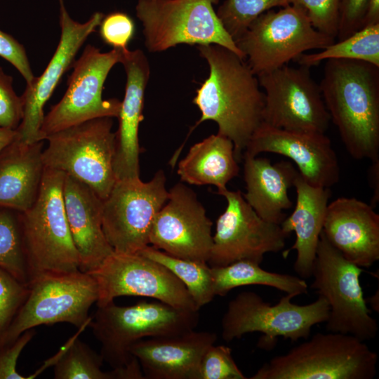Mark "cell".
<instances>
[{
  "label": "cell",
  "mask_w": 379,
  "mask_h": 379,
  "mask_svg": "<svg viewBox=\"0 0 379 379\" xmlns=\"http://www.w3.org/2000/svg\"><path fill=\"white\" fill-rule=\"evenodd\" d=\"M197 49L208 65L209 75L193 98L201 114L194 128L205 121H215L218 133L232 141L239 162L262 123L264 93L246 60L232 51L213 44L198 45Z\"/></svg>",
  "instance_id": "obj_1"
},
{
  "label": "cell",
  "mask_w": 379,
  "mask_h": 379,
  "mask_svg": "<svg viewBox=\"0 0 379 379\" xmlns=\"http://www.w3.org/2000/svg\"><path fill=\"white\" fill-rule=\"evenodd\" d=\"M325 61L319 86L347 151L356 159H379V67L356 60Z\"/></svg>",
  "instance_id": "obj_2"
},
{
  "label": "cell",
  "mask_w": 379,
  "mask_h": 379,
  "mask_svg": "<svg viewBox=\"0 0 379 379\" xmlns=\"http://www.w3.org/2000/svg\"><path fill=\"white\" fill-rule=\"evenodd\" d=\"M65 175L62 171L44 168L34 203L19 213L29 283L44 274L80 270L79 253L64 207Z\"/></svg>",
  "instance_id": "obj_3"
},
{
  "label": "cell",
  "mask_w": 379,
  "mask_h": 379,
  "mask_svg": "<svg viewBox=\"0 0 379 379\" xmlns=\"http://www.w3.org/2000/svg\"><path fill=\"white\" fill-rule=\"evenodd\" d=\"M378 354L365 341L340 333H317L265 362L251 379H373Z\"/></svg>",
  "instance_id": "obj_4"
},
{
  "label": "cell",
  "mask_w": 379,
  "mask_h": 379,
  "mask_svg": "<svg viewBox=\"0 0 379 379\" xmlns=\"http://www.w3.org/2000/svg\"><path fill=\"white\" fill-rule=\"evenodd\" d=\"M97 307L89 325L101 345L100 354L112 369L122 368L135 359L130 347L140 340L194 330L199 321L198 311L158 300L131 306H119L113 301Z\"/></svg>",
  "instance_id": "obj_5"
},
{
  "label": "cell",
  "mask_w": 379,
  "mask_h": 379,
  "mask_svg": "<svg viewBox=\"0 0 379 379\" xmlns=\"http://www.w3.org/2000/svg\"><path fill=\"white\" fill-rule=\"evenodd\" d=\"M286 294L272 305L253 291H243L231 300L222 321V338L227 342L241 338L249 333L263 334L258 346L272 350L279 337L293 342L307 339L312 328L326 322L329 312L326 300L321 295L307 305H300Z\"/></svg>",
  "instance_id": "obj_6"
},
{
  "label": "cell",
  "mask_w": 379,
  "mask_h": 379,
  "mask_svg": "<svg viewBox=\"0 0 379 379\" xmlns=\"http://www.w3.org/2000/svg\"><path fill=\"white\" fill-rule=\"evenodd\" d=\"M28 287L27 298L0 336V348L41 325L68 323L79 329L89 325V310L98 298L96 282L89 273L44 274L32 279Z\"/></svg>",
  "instance_id": "obj_7"
},
{
  "label": "cell",
  "mask_w": 379,
  "mask_h": 379,
  "mask_svg": "<svg viewBox=\"0 0 379 379\" xmlns=\"http://www.w3.org/2000/svg\"><path fill=\"white\" fill-rule=\"evenodd\" d=\"M112 126V117H100L47 135L48 145L42 152L44 168L81 181L104 200L117 180Z\"/></svg>",
  "instance_id": "obj_8"
},
{
  "label": "cell",
  "mask_w": 379,
  "mask_h": 379,
  "mask_svg": "<svg viewBox=\"0 0 379 379\" xmlns=\"http://www.w3.org/2000/svg\"><path fill=\"white\" fill-rule=\"evenodd\" d=\"M219 0H138L136 16L144 44L160 53L179 44L222 46L245 59L222 25L213 6Z\"/></svg>",
  "instance_id": "obj_9"
},
{
  "label": "cell",
  "mask_w": 379,
  "mask_h": 379,
  "mask_svg": "<svg viewBox=\"0 0 379 379\" xmlns=\"http://www.w3.org/2000/svg\"><path fill=\"white\" fill-rule=\"evenodd\" d=\"M335 41L312 26L304 9L288 5L260 15L234 42L257 76L295 61L306 51L322 50Z\"/></svg>",
  "instance_id": "obj_10"
},
{
  "label": "cell",
  "mask_w": 379,
  "mask_h": 379,
  "mask_svg": "<svg viewBox=\"0 0 379 379\" xmlns=\"http://www.w3.org/2000/svg\"><path fill=\"white\" fill-rule=\"evenodd\" d=\"M362 272V267L347 260L321 232L310 287L328 305L326 328L366 341L375 338L378 325L364 297L359 279Z\"/></svg>",
  "instance_id": "obj_11"
},
{
  "label": "cell",
  "mask_w": 379,
  "mask_h": 379,
  "mask_svg": "<svg viewBox=\"0 0 379 379\" xmlns=\"http://www.w3.org/2000/svg\"><path fill=\"white\" fill-rule=\"evenodd\" d=\"M163 170L148 182L140 178L116 180L103 200L105 236L118 253H135L149 245L154 219L168 197Z\"/></svg>",
  "instance_id": "obj_12"
},
{
  "label": "cell",
  "mask_w": 379,
  "mask_h": 379,
  "mask_svg": "<svg viewBox=\"0 0 379 379\" xmlns=\"http://www.w3.org/2000/svg\"><path fill=\"white\" fill-rule=\"evenodd\" d=\"M125 51V50H124ZM124 50L113 48L102 53L87 45L73 62L67 88L61 100L44 115L41 140L47 135L84 121L100 117H117L121 101L104 99V84L112 68L121 62Z\"/></svg>",
  "instance_id": "obj_13"
},
{
  "label": "cell",
  "mask_w": 379,
  "mask_h": 379,
  "mask_svg": "<svg viewBox=\"0 0 379 379\" xmlns=\"http://www.w3.org/2000/svg\"><path fill=\"white\" fill-rule=\"evenodd\" d=\"M257 77L265 95L262 123L287 131L326 133L331 118L309 67L286 65Z\"/></svg>",
  "instance_id": "obj_14"
},
{
  "label": "cell",
  "mask_w": 379,
  "mask_h": 379,
  "mask_svg": "<svg viewBox=\"0 0 379 379\" xmlns=\"http://www.w3.org/2000/svg\"><path fill=\"white\" fill-rule=\"evenodd\" d=\"M96 282L97 306L120 296L152 298L178 309L199 311L185 285L166 267L140 253L113 252L88 272Z\"/></svg>",
  "instance_id": "obj_15"
},
{
  "label": "cell",
  "mask_w": 379,
  "mask_h": 379,
  "mask_svg": "<svg viewBox=\"0 0 379 379\" xmlns=\"http://www.w3.org/2000/svg\"><path fill=\"white\" fill-rule=\"evenodd\" d=\"M227 201L225 211L216 220L208 264L222 267L247 260L259 265L265 254L278 253L289 236L280 225L260 218L246 201L240 190L218 191Z\"/></svg>",
  "instance_id": "obj_16"
},
{
  "label": "cell",
  "mask_w": 379,
  "mask_h": 379,
  "mask_svg": "<svg viewBox=\"0 0 379 379\" xmlns=\"http://www.w3.org/2000/svg\"><path fill=\"white\" fill-rule=\"evenodd\" d=\"M212 225L195 192L178 182L154 219L149 245L176 258L208 262Z\"/></svg>",
  "instance_id": "obj_17"
},
{
  "label": "cell",
  "mask_w": 379,
  "mask_h": 379,
  "mask_svg": "<svg viewBox=\"0 0 379 379\" xmlns=\"http://www.w3.org/2000/svg\"><path fill=\"white\" fill-rule=\"evenodd\" d=\"M59 4L61 34L56 50L42 74L26 84L20 96L22 118L16 131L17 138L25 143L43 140L40 130L44 118V107L62 75L72 66L84 41L95 32L105 16L102 13L95 12L88 21L80 23L71 18L63 0H59Z\"/></svg>",
  "instance_id": "obj_18"
},
{
  "label": "cell",
  "mask_w": 379,
  "mask_h": 379,
  "mask_svg": "<svg viewBox=\"0 0 379 379\" xmlns=\"http://www.w3.org/2000/svg\"><path fill=\"white\" fill-rule=\"evenodd\" d=\"M262 152L289 158L312 185L330 188L339 181L338 157L326 133L291 131L262 123L242 156L256 157Z\"/></svg>",
  "instance_id": "obj_19"
},
{
  "label": "cell",
  "mask_w": 379,
  "mask_h": 379,
  "mask_svg": "<svg viewBox=\"0 0 379 379\" xmlns=\"http://www.w3.org/2000/svg\"><path fill=\"white\" fill-rule=\"evenodd\" d=\"M322 232L347 260L369 267L379 260V215L371 204L340 197L328 204Z\"/></svg>",
  "instance_id": "obj_20"
},
{
  "label": "cell",
  "mask_w": 379,
  "mask_h": 379,
  "mask_svg": "<svg viewBox=\"0 0 379 379\" xmlns=\"http://www.w3.org/2000/svg\"><path fill=\"white\" fill-rule=\"evenodd\" d=\"M123 65L126 82L125 94L117 118L114 171L116 180L140 178L138 131L143 120L145 89L150 76L147 56L140 49L123 51Z\"/></svg>",
  "instance_id": "obj_21"
},
{
  "label": "cell",
  "mask_w": 379,
  "mask_h": 379,
  "mask_svg": "<svg viewBox=\"0 0 379 379\" xmlns=\"http://www.w3.org/2000/svg\"><path fill=\"white\" fill-rule=\"evenodd\" d=\"M216 340L214 333L192 330L140 340L130 352L146 379H199L202 357Z\"/></svg>",
  "instance_id": "obj_22"
},
{
  "label": "cell",
  "mask_w": 379,
  "mask_h": 379,
  "mask_svg": "<svg viewBox=\"0 0 379 379\" xmlns=\"http://www.w3.org/2000/svg\"><path fill=\"white\" fill-rule=\"evenodd\" d=\"M62 197L67 220L80 259V270L88 272L114 252L102 230L103 200L87 185L68 175H65Z\"/></svg>",
  "instance_id": "obj_23"
},
{
  "label": "cell",
  "mask_w": 379,
  "mask_h": 379,
  "mask_svg": "<svg viewBox=\"0 0 379 379\" xmlns=\"http://www.w3.org/2000/svg\"><path fill=\"white\" fill-rule=\"evenodd\" d=\"M293 186L296 191V204L293 213L280 224L288 235L295 234L293 245L284 252L295 250L296 259L293 268L302 279L312 277L320 234L323 230L328 199L331 192L328 187L309 184L300 173Z\"/></svg>",
  "instance_id": "obj_24"
},
{
  "label": "cell",
  "mask_w": 379,
  "mask_h": 379,
  "mask_svg": "<svg viewBox=\"0 0 379 379\" xmlns=\"http://www.w3.org/2000/svg\"><path fill=\"white\" fill-rule=\"evenodd\" d=\"M246 201L263 220L280 225L291 208L288 191L299 172L291 162L272 164L270 159L243 155Z\"/></svg>",
  "instance_id": "obj_25"
},
{
  "label": "cell",
  "mask_w": 379,
  "mask_h": 379,
  "mask_svg": "<svg viewBox=\"0 0 379 379\" xmlns=\"http://www.w3.org/2000/svg\"><path fill=\"white\" fill-rule=\"evenodd\" d=\"M43 147L44 140L16 138L0 154V208L21 213L34 203L44 171Z\"/></svg>",
  "instance_id": "obj_26"
},
{
  "label": "cell",
  "mask_w": 379,
  "mask_h": 379,
  "mask_svg": "<svg viewBox=\"0 0 379 379\" xmlns=\"http://www.w3.org/2000/svg\"><path fill=\"white\" fill-rule=\"evenodd\" d=\"M239 172L232 141L218 133L192 145L177 171L182 182L214 185L218 191L227 189V184Z\"/></svg>",
  "instance_id": "obj_27"
},
{
  "label": "cell",
  "mask_w": 379,
  "mask_h": 379,
  "mask_svg": "<svg viewBox=\"0 0 379 379\" xmlns=\"http://www.w3.org/2000/svg\"><path fill=\"white\" fill-rule=\"evenodd\" d=\"M211 274L215 295L225 296L233 288L248 285L270 286L295 296L308 291V285L302 278L269 272L247 260L211 267Z\"/></svg>",
  "instance_id": "obj_28"
},
{
  "label": "cell",
  "mask_w": 379,
  "mask_h": 379,
  "mask_svg": "<svg viewBox=\"0 0 379 379\" xmlns=\"http://www.w3.org/2000/svg\"><path fill=\"white\" fill-rule=\"evenodd\" d=\"M139 253L170 270L185 285L198 310L215 296L207 262L176 258L149 245Z\"/></svg>",
  "instance_id": "obj_29"
},
{
  "label": "cell",
  "mask_w": 379,
  "mask_h": 379,
  "mask_svg": "<svg viewBox=\"0 0 379 379\" xmlns=\"http://www.w3.org/2000/svg\"><path fill=\"white\" fill-rule=\"evenodd\" d=\"M329 59L361 60L379 67V24L362 27L317 53H302L296 60L309 68Z\"/></svg>",
  "instance_id": "obj_30"
},
{
  "label": "cell",
  "mask_w": 379,
  "mask_h": 379,
  "mask_svg": "<svg viewBox=\"0 0 379 379\" xmlns=\"http://www.w3.org/2000/svg\"><path fill=\"white\" fill-rule=\"evenodd\" d=\"M59 354L54 364L55 379H114L112 371H102L101 354L79 338L71 339Z\"/></svg>",
  "instance_id": "obj_31"
},
{
  "label": "cell",
  "mask_w": 379,
  "mask_h": 379,
  "mask_svg": "<svg viewBox=\"0 0 379 379\" xmlns=\"http://www.w3.org/2000/svg\"><path fill=\"white\" fill-rule=\"evenodd\" d=\"M11 211L0 208V269L28 286L20 215Z\"/></svg>",
  "instance_id": "obj_32"
},
{
  "label": "cell",
  "mask_w": 379,
  "mask_h": 379,
  "mask_svg": "<svg viewBox=\"0 0 379 379\" xmlns=\"http://www.w3.org/2000/svg\"><path fill=\"white\" fill-rule=\"evenodd\" d=\"M288 5L287 0H225L216 14L227 33L235 41L260 15L274 7Z\"/></svg>",
  "instance_id": "obj_33"
},
{
  "label": "cell",
  "mask_w": 379,
  "mask_h": 379,
  "mask_svg": "<svg viewBox=\"0 0 379 379\" xmlns=\"http://www.w3.org/2000/svg\"><path fill=\"white\" fill-rule=\"evenodd\" d=\"M235 363L232 350L225 345H211L204 352L199 379H246Z\"/></svg>",
  "instance_id": "obj_34"
},
{
  "label": "cell",
  "mask_w": 379,
  "mask_h": 379,
  "mask_svg": "<svg viewBox=\"0 0 379 379\" xmlns=\"http://www.w3.org/2000/svg\"><path fill=\"white\" fill-rule=\"evenodd\" d=\"M289 5L304 9L319 32L335 40L339 22L340 0H287Z\"/></svg>",
  "instance_id": "obj_35"
},
{
  "label": "cell",
  "mask_w": 379,
  "mask_h": 379,
  "mask_svg": "<svg viewBox=\"0 0 379 379\" xmlns=\"http://www.w3.org/2000/svg\"><path fill=\"white\" fill-rule=\"evenodd\" d=\"M28 292L27 285L0 269V336L10 325Z\"/></svg>",
  "instance_id": "obj_36"
},
{
  "label": "cell",
  "mask_w": 379,
  "mask_h": 379,
  "mask_svg": "<svg viewBox=\"0 0 379 379\" xmlns=\"http://www.w3.org/2000/svg\"><path fill=\"white\" fill-rule=\"evenodd\" d=\"M99 34L106 44L113 48L127 50L135 32L133 20L126 13L112 12L103 17Z\"/></svg>",
  "instance_id": "obj_37"
},
{
  "label": "cell",
  "mask_w": 379,
  "mask_h": 379,
  "mask_svg": "<svg viewBox=\"0 0 379 379\" xmlns=\"http://www.w3.org/2000/svg\"><path fill=\"white\" fill-rule=\"evenodd\" d=\"M22 118L21 97L13 89L12 77L0 67V126L16 130Z\"/></svg>",
  "instance_id": "obj_38"
},
{
  "label": "cell",
  "mask_w": 379,
  "mask_h": 379,
  "mask_svg": "<svg viewBox=\"0 0 379 379\" xmlns=\"http://www.w3.org/2000/svg\"><path fill=\"white\" fill-rule=\"evenodd\" d=\"M369 0H340L337 41L343 40L363 27Z\"/></svg>",
  "instance_id": "obj_39"
},
{
  "label": "cell",
  "mask_w": 379,
  "mask_h": 379,
  "mask_svg": "<svg viewBox=\"0 0 379 379\" xmlns=\"http://www.w3.org/2000/svg\"><path fill=\"white\" fill-rule=\"evenodd\" d=\"M0 57L9 62L29 84L35 78L26 50L13 36L0 29Z\"/></svg>",
  "instance_id": "obj_40"
},
{
  "label": "cell",
  "mask_w": 379,
  "mask_h": 379,
  "mask_svg": "<svg viewBox=\"0 0 379 379\" xmlns=\"http://www.w3.org/2000/svg\"><path fill=\"white\" fill-rule=\"evenodd\" d=\"M35 333L34 328L26 331L12 343L0 348V379L27 378L17 371V362Z\"/></svg>",
  "instance_id": "obj_41"
},
{
  "label": "cell",
  "mask_w": 379,
  "mask_h": 379,
  "mask_svg": "<svg viewBox=\"0 0 379 379\" xmlns=\"http://www.w3.org/2000/svg\"><path fill=\"white\" fill-rule=\"evenodd\" d=\"M368 178L371 187L373 190L371 205L375 208L379 201V159L371 161V166L368 171Z\"/></svg>",
  "instance_id": "obj_42"
},
{
  "label": "cell",
  "mask_w": 379,
  "mask_h": 379,
  "mask_svg": "<svg viewBox=\"0 0 379 379\" xmlns=\"http://www.w3.org/2000/svg\"><path fill=\"white\" fill-rule=\"evenodd\" d=\"M379 24V0H369L365 16L364 27Z\"/></svg>",
  "instance_id": "obj_43"
},
{
  "label": "cell",
  "mask_w": 379,
  "mask_h": 379,
  "mask_svg": "<svg viewBox=\"0 0 379 379\" xmlns=\"http://www.w3.org/2000/svg\"><path fill=\"white\" fill-rule=\"evenodd\" d=\"M17 138L16 130L0 126V154Z\"/></svg>",
  "instance_id": "obj_44"
},
{
  "label": "cell",
  "mask_w": 379,
  "mask_h": 379,
  "mask_svg": "<svg viewBox=\"0 0 379 379\" xmlns=\"http://www.w3.org/2000/svg\"><path fill=\"white\" fill-rule=\"evenodd\" d=\"M376 300H378V291L371 297L369 299V303L371 304L372 308L378 312V303H376Z\"/></svg>",
  "instance_id": "obj_45"
}]
</instances>
